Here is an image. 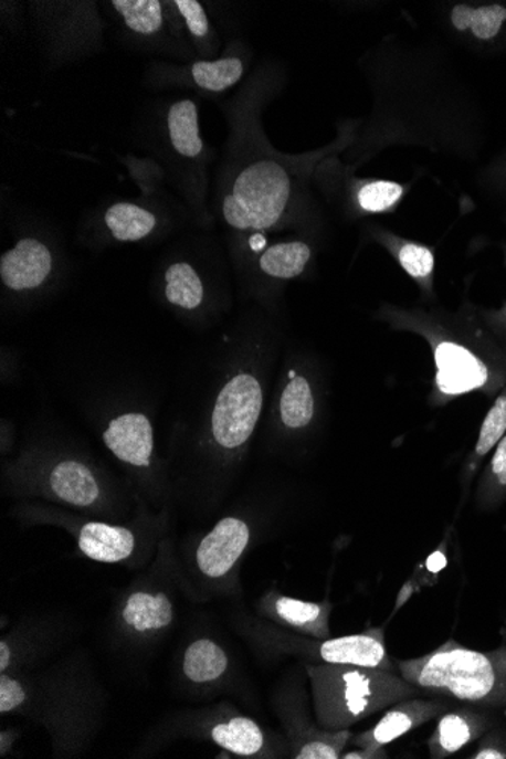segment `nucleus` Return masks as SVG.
<instances>
[{
	"instance_id": "29",
	"label": "nucleus",
	"mask_w": 506,
	"mask_h": 759,
	"mask_svg": "<svg viewBox=\"0 0 506 759\" xmlns=\"http://www.w3.org/2000/svg\"><path fill=\"white\" fill-rule=\"evenodd\" d=\"M27 699V693L22 685L12 677L2 675L0 677V713L6 714L20 707Z\"/></svg>"
},
{
	"instance_id": "8",
	"label": "nucleus",
	"mask_w": 506,
	"mask_h": 759,
	"mask_svg": "<svg viewBox=\"0 0 506 759\" xmlns=\"http://www.w3.org/2000/svg\"><path fill=\"white\" fill-rule=\"evenodd\" d=\"M340 177L346 201L362 215L393 212L401 205L410 187L390 179L359 178L350 166L340 167Z\"/></svg>"
},
{
	"instance_id": "14",
	"label": "nucleus",
	"mask_w": 506,
	"mask_h": 759,
	"mask_svg": "<svg viewBox=\"0 0 506 759\" xmlns=\"http://www.w3.org/2000/svg\"><path fill=\"white\" fill-rule=\"evenodd\" d=\"M133 533L118 526L106 524H87L80 534V549L88 558L99 562H120L133 554Z\"/></svg>"
},
{
	"instance_id": "16",
	"label": "nucleus",
	"mask_w": 506,
	"mask_h": 759,
	"mask_svg": "<svg viewBox=\"0 0 506 759\" xmlns=\"http://www.w3.org/2000/svg\"><path fill=\"white\" fill-rule=\"evenodd\" d=\"M51 487L60 499L76 506L95 504L99 497V485L95 475L87 465L76 461H63L53 468Z\"/></svg>"
},
{
	"instance_id": "23",
	"label": "nucleus",
	"mask_w": 506,
	"mask_h": 759,
	"mask_svg": "<svg viewBox=\"0 0 506 759\" xmlns=\"http://www.w3.org/2000/svg\"><path fill=\"white\" fill-rule=\"evenodd\" d=\"M228 656L211 640H198L191 644L183 658V672L193 683H211L226 672Z\"/></svg>"
},
{
	"instance_id": "11",
	"label": "nucleus",
	"mask_w": 506,
	"mask_h": 759,
	"mask_svg": "<svg viewBox=\"0 0 506 759\" xmlns=\"http://www.w3.org/2000/svg\"><path fill=\"white\" fill-rule=\"evenodd\" d=\"M106 447L124 463L146 467L150 463L154 451L152 424L146 415H120L109 423L104 432Z\"/></svg>"
},
{
	"instance_id": "5",
	"label": "nucleus",
	"mask_w": 506,
	"mask_h": 759,
	"mask_svg": "<svg viewBox=\"0 0 506 759\" xmlns=\"http://www.w3.org/2000/svg\"><path fill=\"white\" fill-rule=\"evenodd\" d=\"M263 410V389L249 373L232 378L212 411V435L224 449H239L251 439Z\"/></svg>"
},
{
	"instance_id": "4",
	"label": "nucleus",
	"mask_w": 506,
	"mask_h": 759,
	"mask_svg": "<svg viewBox=\"0 0 506 759\" xmlns=\"http://www.w3.org/2000/svg\"><path fill=\"white\" fill-rule=\"evenodd\" d=\"M308 672L318 724L328 730L348 729L396 702L423 695L398 671L325 664Z\"/></svg>"
},
{
	"instance_id": "20",
	"label": "nucleus",
	"mask_w": 506,
	"mask_h": 759,
	"mask_svg": "<svg viewBox=\"0 0 506 759\" xmlns=\"http://www.w3.org/2000/svg\"><path fill=\"white\" fill-rule=\"evenodd\" d=\"M312 256V246L304 242L277 243L260 256V268L264 275L288 281L304 273Z\"/></svg>"
},
{
	"instance_id": "30",
	"label": "nucleus",
	"mask_w": 506,
	"mask_h": 759,
	"mask_svg": "<svg viewBox=\"0 0 506 759\" xmlns=\"http://www.w3.org/2000/svg\"><path fill=\"white\" fill-rule=\"evenodd\" d=\"M488 481L492 492H505L506 489V434L497 443L495 456L489 463Z\"/></svg>"
},
{
	"instance_id": "27",
	"label": "nucleus",
	"mask_w": 506,
	"mask_h": 759,
	"mask_svg": "<svg viewBox=\"0 0 506 759\" xmlns=\"http://www.w3.org/2000/svg\"><path fill=\"white\" fill-rule=\"evenodd\" d=\"M506 434V391L496 399L495 405L485 415L479 436H477L475 455L484 458L500 442Z\"/></svg>"
},
{
	"instance_id": "28",
	"label": "nucleus",
	"mask_w": 506,
	"mask_h": 759,
	"mask_svg": "<svg viewBox=\"0 0 506 759\" xmlns=\"http://www.w3.org/2000/svg\"><path fill=\"white\" fill-rule=\"evenodd\" d=\"M173 6L177 7L194 42L207 43L210 40L212 30L205 8L201 3L196 2V0H177V2H173Z\"/></svg>"
},
{
	"instance_id": "9",
	"label": "nucleus",
	"mask_w": 506,
	"mask_h": 759,
	"mask_svg": "<svg viewBox=\"0 0 506 759\" xmlns=\"http://www.w3.org/2000/svg\"><path fill=\"white\" fill-rule=\"evenodd\" d=\"M52 271V255L46 244L35 239H23L14 249L3 253L0 276L14 292L40 287Z\"/></svg>"
},
{
	"instance_id": "31",
	"label": "nucleus",
	"mask_w": 506,
	"mask_h": 759,
	"mask_svg": "<svg viewBox=\"0 0 506 759\" xmlns=\"http://www.w3.org/2000/svg\"><path fill=\"white\" fill-rule=\"evenodd\" d=\"M473 759H506V738L495 732H487L479 748L472 755Z\"/></svg>"
},
{
	"instance_id": "22",
	"label": "nucleus",
	"mask_w": 506,
	"mask_h": 759,
	"mask_svg": "<svg viewBox=\"0 0 506 759\" xmlns=\"http://www.w3.org/2000/svg\"><path fill=\"white\" fill-rule=\"evenodd\" d=\"M244 61L239 55H228L214 61H198L191 65V77L199 88L220 93L234 87L244 75Z\"/></svg>"
},
{
	"instance_id": "17",
	"label": "nucleus",
	"mask_w": 506,
	"mask_h": 759,
	"mask_svg": "<svg viewBox=\"0 0 506 759\" xmlns=\"http://www.w3.org/2000/svg\"><path fill=\"white\" fill-rule=\"evenodd\" d=\"M211 737L220 748L240 757H260L264 753V730L249 717L236 716L215 725Z\"/></svg>"
},
{
	"instance_id": "13",
	"label": "nucleus",
	"mask_w": 506,
	"mask_h": 759,
	"mask_svg": "<svg viewBox=\"0 0 506 759\" xmlns=\"http://www.w3.org/2000/svg\"><path fill=\"white\" fill-rule=\"evenodd\" d=\"M444 20L455 34L468 36L471 42L493 43L505 30L506 7L500 3L477 7L455 3L449 8Z\"/></svg>"
},
{
	"instance_id": "12",
	"label": "nucleus",
	"mask_w": 506,
	"mask_h": 759,
	"mask_svg": "<svg viewBox=\"0 0 506 759\" xmlns=\"http://www.w3.org/2000/svg\"><path fill=\"white\" fill-rule=\"evenodd\" d=\"M375 242L390 252L396 263L403 272L419 285L424 296H432L434 292L435 255L426 244L412 242L383 228L371 231Z\"/></svg>"
},
{
	"instance_id": "21",
	"label": "nucleus",
	"mask_w": 506,
	"mask_h": 759,
	"mask_svg": "<svg viewBox=\"0 0 506 759\" xmlns=\"http://www.w3.org/2000/svg\"><path fill=\"white\" fill-rule=\"evenodd\" d=\"M105 223L118 242H138L155 230L157 218L136 203L118 202L106 211Z\"/></svg>"
},
{
	"instance_id": "7",
	"label": "nucleus",
	"mask_w": 506,
	"mask_h": 759,
	"mask_svg": "<svg viewBox=\"0 0 506 759\" xmlns=\"http://www.w3.org/2000/svg\"><path fill=\"white\" fill-rule=\"evenodd\" d=\"M249 540L251 530L243 520L235 517L223 518L199 546L196 554L199 569L210 578L224 577L242 558Z\"/></svg>"
},
{
	"instance_id": "33",
	"label": "nucleus",
	"mask_w": 506,
	"mask_h": 759,
	"mask_svg": "<svg viewBox=\"0 0 506 759\" xmlns=\"http://www.w3.org/2000/svg\"><path fill=\"white\" fill-rule=\"evenodd\" d=\"M447 566V559L444 557L443 552H435L432 554L430 559H428L426 567L428 570L431 571V573H439L440 570H443L444 567Z\"/></svg>"
},
{
	"instance_id": "15",
	"label": "nucleus",
	"mask_w": 506,
	"mask_h": 759,
	"mask_svg": "<svg viewBox=\"0 0 506 759\" xmlns=\"http://www.w3.org/2000/svg\"><path fill=\"white\" fill-rule=\"evenodd\" d=\"M268 614L277 622L314 636H328V607L299 599L273 595L268 599Z\"/></svg>"
},
{
	"instance_id": "34",
	"label": "nucleus",
	"mask_w": 506,
	"mask_h": 759,
	"mask_svg": "<svg viewBox=\"0 0 506 759\" xmlns=\"http://www.w3.org/2000/svg\"><path fill=\"white\" fill-rule=\"evenodd\" d=\"M11 652L7 643H0V671L6 672L10 665Z\"/></svg>"
},
{
	"instance_id": "10",
	"label": "nucleus",
	"mask_w": 506,
	"mask_h": 759,
	"mask_svg": "<svg viewBox=\"0 0 506 759\" xmlns=\"http://www.w3.org/2000/svg\"><path fill=\"white\" fill-rule=\"evenodd\" d=\"M492 718L475 709H447L440 716L434 734L428 740L431 758L443 759L458 753L465 746L485 736Z\"/></svg>"
},
{
	"instance_id": "2",
	"label": "nucleus",
	"mask_w": 506,
	"mask_h": 759,
	"mask_svg": "<svg viewBox=\"0 0 506 759\" xmlns=\"http://www.w3.org/2000/svg\"><path fill=\"white\" fill-rule=\"evenodd\" d=\"M271 89L265 76L256 77L236 109V155L222 198L224 222L236 231H267L283 223L301 201L314 166L348 150L357 140L362 122H348L328 148L288 157L272 149L261 133L259 114Z\"/></svg>"
},
{
	"instance_id": "24",
	"label": "nucleus",
	"mask_w": 506,
	"mask_h": 759,
	"mask_svg": "<svg viewBox=\"0 0 506 759\" xmlns=\"http://www.w3.org/2000/svg\"><path fill=\"white\" fill-rule=\"evenodd\" d=\"M292 378L281 396V419L289 430H302L314 418L313 390L305 378L295 377V371H292Z\"/></svg>"
},
{
	"instance_id": "3",
	"label": "nucleus",
	"mask_w": 506,
	"mask_h": 759,
	"mask_svg": "<svg viewBox=\"0 0 506 759\" xmlns=\"http://www.w3.org/2000/svg\"><path fill=\"white\" fill-rule=\"evenodd\" d=\"M396 667L423 695L476 707H506V646L477 652L449 640L431 654L396 661Z\"/></svg>"
},
{
	"instance_id": "19",
	"label": "nucleus",
	"mask_w": 506,
	"mask_h": 759,
	"mask_svg": "<svg viewBox=\"0 0 506 759\" xmlns=\"http://www.w3.org/2000/svg\"><path fill=\"white\" fill-rule=\"evenodd\" d=\"M124 620L138 632L162 630L173 620V607L165 593H134L126 602Z\"/></svg>"
},
{
	"instance_id": "26",
	"label": "nucleus",
	"mask_w": 506,
	"mask_h": 759,
	"mask_svg": "<svg viewBox=\"0 0 506 759\" xmlns=\"http://www.w3.org/2000/svg\"><path fill=\"white\" fill-rule=\"evenodd\" d=\"M113 7L136 34L150 36L162 30L165 14L158 0H114Z\"/></svg>"
},
{
	"instance_id": "32",
	"label": "nucleus",
	"mask_w": 506,
	"mask_h": 759,
	"mask_svg": "<svg viewBox=\"0 0 506 759\" xmlns=\"http://www.w3.org/2000/svg\"><path fill=\"white\" fill-rule=\"evenodd\" d=\"M341 758H346V759H383V758H387V750H386V748H382V749L359 748L358 750H354V752H348V753L342 755Z\"/></svg>"
},
{
	"instance_id": "18",
	"label": "nucleus",
	"mask_w": 506,
	"mask_h": 759,
	"mask_svg": "<svg viewBox=\"0 0 506 759\" xmlns=\"http://www.w3.org/2000/svg\"><path fill=\"white\" fill-rule=\"evenodd\" d=\"M167 128L171 146L186 158H198L203 150L201 129H199L198 106L193 101H179L170 106L167 114Z\"/></svg>"
},
{
	"instance_id": "25",
	"label": "nucleus",
	"mask_w": 506,
	"mask_h": 759,
	"mask_svg": "<svg viewBox=\"0 0 506 759\" xmlns=\"http://www.w3.org/2000/svg\"><path fill=\"white\" fill-rule=\"evenodd\" d=\"M166 297L183 309H194L202 304L203 284L190 264L175 263L167 268Z\"/></svg>"
},
{
	"instance_id": "1",
	"label": "nucleus",
	"mask_w": 506,
	"mask_h": 759,
	"mask_svg": "<svg viewBox=\"0 0 506 759\" xmlns=\"http://www.w3.org/2000/svg\"><path fill=\"white\" fill-rule=\"evenodd\" d=\"M371 96L348 166L367 165L391 148L447 152L460 146L461 113L449 88L446 64L432 44L399 34L382 36L359 60Z\"/></svg>"
},
{
	"instance_id": "6",
	"label": "nucleus",
	"mask_w": 506,
	"mask_h": 759,
	"mask_svg": "<svg viewBox=\"0 0 506 759\" xmlns=\"http://www.w3.org/2000/svg\"><path fill=\"white\" fill-rule=\"evenodd\" d=\"M447 709V699L439 696H414L396 702L373 728L355 737L354 745L365 749L386 748L411 730L442 716Z\"/></svg>"
}]
</instances>
